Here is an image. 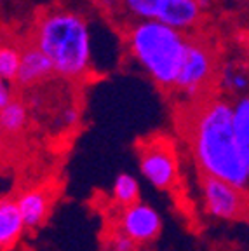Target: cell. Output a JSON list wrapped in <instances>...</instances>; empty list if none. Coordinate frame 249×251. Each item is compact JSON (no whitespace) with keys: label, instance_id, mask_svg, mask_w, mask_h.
Segmentation results:
<instances>
[{"label":"cell","instance_id":"6da1fadb","mask_svg":"<svg viewBox=\"0 0 249 251\" xmlns=\"http://www.w3.org/2000/svg\"><path fill=\"white\" fill-rule=\"evenodd\" d=\"M190 141L204 176L226 181L248 196L249 176L235 140L234 105L223 98L200 103L190 121Z\"/></svg>","mask_w":249,"mask_h":251},{"label":"cell","instance_id":"7a4b0ae2","mask_svg":"<svg viewBox=\"0 0 249 251\" xmlns=\"http://www.w3.org/2000/svg\"><path fill=\"white\" fill-rule=\"evenodd\" d=\"M51 59L54 74L77 80L91 68V31L87 21L74 11L44 12L33 28V42Z\"/></svg>","mask_w":249,"mask_h":251},{"label":"cell","instance_id":"3957f363","mask_svg":"<svg viewBox=\"0 0 249 251\" xmlns=\"http://www.w3.org/2000/svg\"><path fill=\"white\" fill-rule=\"evenodd\" d=\"M127 46L136 61L160 87H176L188 39L160 21H138L127 31Z\"/></svg>","mask_w":249,"mask_h":251},{"label":"cell","instance_id":"277c9868","mask_svg":"<svg viewBox=\"0 0 249 251\" xmlns=\"http://www.w3.org/2000/svg\"><path fill=\"white\" fill-rule=\"evenodd\" d=\"M140 169L153 187L171 188L178 181V161L171 141L162 136H152L138 145Z\"/></svg>","mask_w":249,"mask_h":251},{"label":"cell","instance_id":"5b68a950","mask_svg":"<svg viewBox=\"0 0 249 251\" xmlns=\"http://www.w3.org/2000/svg\"><path fill=\"white\" fill-rule=\"evenodd\" d=\"M214 75V54L202 40H188L183 65L179 70L176 89L188 96H197L206 89Z\"/></svg>","mask_w":249,"mask_h":251},{"label":"cell","instance_id":"8992f818","mask_svg":"<svg viewBox=\"0 0 249 251\" xmlns=\"http://www.w3.org/2000/svg\"><path fill=\"white\" fill-rule=\"evenodd\" d=\"M202 196L206 211L209 215L222 220H234L241 216L244 211V196L242 190H239L234 185L226 183L223 180L204 176L202 180Z\"/></svg>","mask_w":249,"mask_h":251},{"label":"cell","instance_id":"52a82bcc","mask_svg":"<svg viewBox=\"0 0 249 251\" xmlns=\"http://www.w3.org/2000/svg\"><path fill=\"white\" fill-rule=\"evenodd\" d=\"M160 228H162L160 216L152 206L136 202L122 209L119 230L129 235L138 244L153 241L160 234Z\"/></svg>","mask_w":249,"mask_h":251},{"label":"cell","instance_id":"ba28073f","mask_svg":"<svg viewBox=\"0 0 249 251\" xmlns=\"http://www.w3.org/2000/svg\"><path fill=\"white\" fill-rule=\"evenodd\" d=\"M51 74H54L51 59L47 58L35 44H30L21 49V67L18 78H16L18 86H35V84L46 80Z\"/></svg>","mask_w":249,"mask_h":251},{"label":"cell","instance_id":"9c48e42d","mask_svg":"<svg viewBox=\"0 0 249 251\" xmlns=\"http://www.w3.org/2000/svg\"><path fill=\"white\" fill-rule=\"evenodd\" d=\"M202 7L195 0H166L159 21L179 31L190 30L200 20Z\"/></svg>","mask_w":249,"mask_h":251},{"label":"cell","instance_id":"30bf717a","mask_svg":"<svg viewBox=\"0 0 249 251\" xmlns=\"http://www.w3.org/2000/svg\"><path fill=\"white\" fill-rule=\"evenodd\" d=\"M18 208L23 216L26 228H37L46 222L51 208V197L44 190H28L18 199Z\"/></svg>","mask_w":249,"mask_h":251},{"label":"cell","instance_id":"8fae6325","mask_svg":"<svg viewBox=\"0 0 249 251\" xmlns=\"http://www.w3.org/2000/svg\"><path fill=\"white\" fill-rule=\"evenodd\" d=\"M23 228H26L23 216L18 208V201L4 199L0 202V246L7 251L21 237Z\"/></svg>","mask_w":249,"mask_h":251},{"label":"cell","instance_id":"7c38bea8","mask_svg":"<svg viewBox=\"0 0 249 251\" xmlns=\"http://www.w3.org/2000/svg\"><path fill=\"white\" fill-rule=\"evenodd\" d=\"M234 129L239 152L249 176V96H242L234 105Z\"/></svg>","mask_w":249,"mask_h":251},{"label":"cell","instance_id":"4fadbf2b","mask_svg":"<svg viewBox=\"0 0 249 251\" xmlns=\"http://www.w3.org/2000/svg\"><path fill=\"white\" fill-rule=\"evenodd\" d=\"M28 121V108L25 106V103L12 100L5 108H2L0 112V122H2V129L7 134H16L20 133L26 126Z\"/></svg>","mask_w":249,"mask_h":251},{"label":"cell","instance_id":"5bb4252c","mask_svg":"<svg viewBox=\"0 0 249 251\" xmlns=\"http://www.w3.org/2000/svg\"><path fill=\"white\" fill-rule=\"evenodd\" d=\"M113 197L121 204L122 208H127L132 204L140 202V183L132 175L122 173L119 175L115 183H113Z\"/></svg>","mask_w":249,"mask_h":251},{"label":"cell","instance_id":"9a60e30c","mask_svg":"<svg viewBox=\"0 0 249 251\" xmlns=\"http://www.w3.org/2000/svg\"><path fill=\"white\" fill-rule=\"evenodd\" d=\"M21 67V49L12 46V44H4L0 49V77L2 80H16L20 74Z\"/></svg>","mask_w":249,"mask_h":251},{"label":"cell","instance_id":"2e32d148","mask_svg":"<svg viewBox=\"0 0 249 251\" xmlns=\"http://www.w3.org/2000/svg\"><path fill=\"white\" fill-rule=\"evenodd\" d=\"M124 7L141 21H159L166 0H122Z\"/></svg>","mask_w":249,"mask_h":251},{"label":"cell","instance_id":"e0dca14e","mask_svg":"<svg viewBox=\"0 0 249 251\" xmlns=\"http://www.w3.org/2000/svg\"><path fill=\"white\" fill-rule=\"evenodd\" d=\"M220 84L223 87H226L228 91H244L248 89L249 86V78L246 77L244 74L234 70L232 67H226L225 70L222 72V77H220Z\"/></svg>","mask_w":249,"mask_h":251},{"label":"cell","instance_id":"ac0fdd59","mask_svg":"<svg viewBox=\"0 0 249 251\" xmlns=\"http://www.w3.org/2000/svg\"><path fill=\"white\" fill-rule=\"evenodd\" d=\"M136 241H132L129 235H125L119 228L115 232H112L108 235V241H106V250L108 251H136Z\"/></svg>","mask_w":249,"mask_h":251},{"label":"cell","instance_id":"d6986e66","mask_svg":"<svg viewBox=\"0 0 249 251\" xmlns=\"http://www.w3.org/2000/svg\"><path fill=\"white\" fill-rule=\"evenodd\" d=\"M12 100L14 98H12V91L9 89V84L2 80V84H0V110L5 108Z\"/></svg>","mask_w":249,"mask_h":251},{"label":"cell","instance_id":"ffe728a7","mask_svg":"<svg viewBox=\"0 0 249 251\" xmlns=\"http://www.w3.org/2000/svg\"><path fill=\"white\" fill-rule=\"evenodd\" d=\"M195 2H197L199 5H200V7H206V5H209L211 4V0H195Z\"/></svg>","mask_w":249,"mask_h":251}]
</instances>
